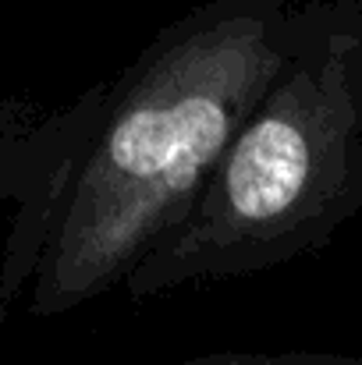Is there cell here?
I'll return each instance as SVG.
<instances>
[{"instance_id": "obj_4", "label": "cell", "mask_w": 362, "mask_h": 365, "mask_svg": "<svg viewBox=\"0 0 362 365\" xmlns=\"http://www.w3.org/2000/svg\"><path fill=\"white\" fill-rule=\"evenodd\" d=\"M320 4H327V7H334V11L348 14L352 21H359L362 25V0H320Z\"/></svg>"}, {"instance_id": "obj_1", "label": "cell", "mask_w": 362, "mask_h": 365, "mask_svg": "<svg viewBox=\"0 0 362 365\" xmlns=\"http://www.w3.org/2000/svg\"><path fill=\"white\" fill-rule=\"evenodd\" d=\"M295 46V0H203L111 78L29 284L32 316L124 287L174 238Z\"/></svg>"}, {"instance_id": "obj_3", "label": "cell", "mask_w": 362, "mask_h": 365, "mask_svg": "<svg viewBox=\"0 0 362 365\" xmlns=\"http://www.w3.org/2000/svg\"><path fill=\"white\" fill-rule=\"evenodd\" d=\"M178 365H362V355L348 351H313V348H284V351H210Z\"/></svg>"}, {"instance_id": "obj_2", "label": "cell", "mask_w": 362, "mask_h": 365, "mask_svg": "<svg viewBox=\"0 0 362 365\" xmlns=\"http://www.w3.org/2000/svg\"><path fill=\"white\" fill-rule=\"evenodd\" d=\"M298 46L174 238L124 284L135 302L313 255L362 213V25L295 0Z\"/></svg>"}]
</instances>
